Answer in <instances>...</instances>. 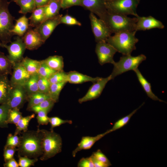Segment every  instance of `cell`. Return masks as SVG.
I'll return each instance as SVG.
<instances>
[{"mask_svg": "<svg viewBox=\"0 0 167 167\" xmlns=\"http://www.w3.org/2000/svg\"><path fill=\"white\" fill-rule=\"evenodd\" d=\"M20 134V142L17 148L18 156L31 158L41 156L43 153L42 135L39 126H37L36 131L28 130Z\"/></svg>", "mask_w": 167, "mask_h": 167, "instance_id": "obj_1", "label": "cell"}, {"mask_svg": "<svg viewBox=\"0 0 167 167\" xmlns=\"http://www.w3.org/2000/svg\"><path fill=\"white\" fill-rule=\"evenodd\" d=\"M136 32L115 33L113 36L108 37L105 41L123 55H131L132 52L136 49L135 45L139 41L135 36Z\"/></svg>", "mask_w": 167, "mask_h": 167, "instance_id": "obj_2", "label": "cell"}, {"mask_svg": "<svg viewBox=\"0 0 167 167\" xmlns=\"http://www.w3.org/2000/svg\"><path fill=\"white\" fill-rule=\"evenodd\" d=\"M42 135L43 151L40 159L45 161L52 158L62 151V141L60 135L54 131L40 129Z\"/></svg>", "mask_w": 167, "mask_h": 167, "instance_id": "obj_3", "label": "cell"}, {"mask_svg": "<svg viewBox=\"0 0 167 167\" xmlns=\"http://www.w3.org/2000/svg\"><path fill=\"white\" fill-rule=\"evenodd\" d=\"M137 21L135 17L131 18L126 15L109 13L104 21L112 33L136 31Z\"/></svg>", "mask_w": 167, "mask_h": 167, "instance_id": "obj_4", "label": "cell"}, {"mask_svg": "<svg viewBox=\"0 0 167 167\" xmlns=\"http://www.w3.org/2000/svg\"><path fill=\"white\" fill-rule=\"evenodd\" d=\"M9 4L7 0H2L0 4V40L4 44L11 42L14 35L11 31L14 25L15 18L9 11Z\"/></svg>", "mask_w": 167, "mask_h": 167, "instance_id": "obj_5", "label": "cell"}, {"mask_svg": "<svg viewBox=\"0 0 167 167\" xmlns=\"http://www.w3.org/2000/svg\"><path fill=\"white\" fill-rule=\"evenodd\" d=\"M146 59V57L143 54L136 56L131 55H123L119 61L115 62L113 71L110 75L111 79L130 70L134 71L137 68L139 65Z\"/></svg>", "mask_w": 167, "mask_h": 167, "instance_id": "obj_6", "label": "cell"}, {"mask_svg": "<svg viewBox=\"0 0 167 167\" xmlns=\"http://www.w3.org/2000/svg\"><path fill=\"white\" fill-rule=\"evenodd\" d=\"M140 0H112L106 2V7L108 13H109L132 15L136 17L138 15L136 9Z\"/></svg>", "mask_w": 167, "mask_h": 167, "instance_id": "obj_7", "label": "cell"}, {"mask_svg": "<svg viewBox=\"0 0 167 167\" xmlns=\"http://www.w3.org/2000/svg\"><path fill=\"white\" fill-rule=\"evenodd\" d=\"M89 18L96 41L97 42L105 41L112 34L107 24L103 20L97 18L92 13L90 12Z\"/></svg>", "mask_w": 167, "mask_h": 167, "instance_id": "obj_8", "label": "cell"}, {"mask_svg": "<svg viewBox=\"0 0 167 167\" xmlns=\"http://www.w3.org/2000/svg\"><path fill=\"white\" fill-rule=\"evenodd\" d=\"M2 47L7 49L8 55V58L13 63V65L20 62L24 58L23 57L26 48L22 38L17 36L15 41L9 45L2 44Z\"/></svg>", "mask_w": 167, "mask_h": 167, "instance_id": "obj_9", "label": "cell"}, {"mask_svg": "<svg viewBox=\"0 0 167 167\" xmlns=\"http://www.w3.org/2000/svg\"><path fill=\"white\" fill-rule=\"evenodd\" d=\"M95 52L98 62L101 65L107 63L113 64L115 62L113 58L117 50L105 41L97 42Z\"/></svg>", "mask_w": 167, "mask_h": 167, "instance_id": "obj_10", "label": "cell"}, {"mask_svg": "<svg viewBox=\"0 0 167 167\" xmlns=\"http://www.w3.org/2000/svg\"><path fill=\"white\" fill-rule=\"evenodd\" d=\"M28 96L24 86H12L6 103L10 109H20L27 101Z\"/></svg>", "mask_w": 167, "mask_h": 167, "instance_id": "obj_11", "label": "cell"}, {"mask_svg": "<svg viewBox=\"0 0 167 167\" xmlns=\"http://www.w3.org/2000/svg\"><path fill=\"white\" fill-rule=\"evenodd\" d=\"M80 6L96 14L104 21L108 14L104 0H81Z\"/></svg>", "mask_w": 167, "mask_h": 167, "instance_id": "obj_12", "label": "cell"}, {"mask_svg": "<svg viewBox=\"0 0 167 167\" xmlns=\"http://www.w3.org/2000/svg\"><path fill=\"white\" fill-rule=\"evenodd\" d=\"M62 16V15L59 14L54 17L47 19L34 28L44 42L55 28L60 24V19Z\"/></svg>", "mask_w": 167, "mask_h": 167, "instance_id": "obj_13", "label": "cell"}, {"mask_svg": "<svg viewBox=\"0 0 167 167\" xmlns=\"http://www.w3.org/2000/svg\"><path fill=\"white\" fill-rule=\"evenodd\" d=\"M112 79L110 75L105 78H101L100 79L91 86L86 94L82 97L79 99L80 103L92 100L98 97L101 95L106 84Z\"/></svg>", "mask_w": 167, "mask_h": 167, "instance_id": "obj_14", "label": "cell"}, {"mask_svg": "<svg viewBox=\"0 0 167 167\" xmlns=\"http://www.w3.org/2000/svg\"><path fill=\"white\" fill-rule=\"evenodd\" d=\"M13 71L10 80L11 86H24L31 75L27 71L20 62L15 64L13 66Z\"/></svg>", "mask_w": 167, "mask_h": 167, "instance_id": "obj_15", "label": "cell"}, {"mask_svg": "<svg viewBox=\"0 0 167 167\" xmlns=\"http://www.w3.org/2000/svg\"><path fill=\"white\" fill-rule=\"evenodd\" d=\"M135 17L137 19L135 28L136 31L156 28L162 29L165 28L162 22L152 16L141 17L138 15Z\"/></svg>", "mask_w": 167, "mask_h": 167, "instance_id": "obj_16", "label": "cell"}, {"mask_svg": "<svg viewBox=\"0 0 167 167\" xmlns=\"http://www.w3.org/2000/svg\"><path fill=\"white\" fill-rule=\"evenodd\" d=\"M22 38L26 49L29 50L37 49L45 43L34 28H29Z\"/></svg>", "mask_w": 167, "mask_h": 167, "instance_id": "obj_17", "label": "cell"}, {"mask_svg": "<svg viewBox=\"0 0 167 167\" xmlns=\"http://www.w3.org/2000/svg\"><path fill=\"white\" fill-rule=\"evenodd\" d=\"M109 130L104 133L95 136H85L83 137L77 147L73 151L72 155L75 157L76 153L83 150H87L91 148L94 143L107 134H109Z\"/></svg>", "mask_w": 167, "mask_h": 167, "instance_id": "obj_18", "label": "cell"}, {"mask_svg": "<svg viewBox=\"0 0 167 167\" xmlns=\"http://www.w3.org/2000/svg\"><path fill=\"white\" fill-rule=\"evenodd\" d=\"M67 82L72 84H80L87 82L95 83L101 77H92L76 71H70L67 73Z\"/></svg>", "mask_w": 167, "mask_h": 167, "instance_id": "obj_19", "label": "cell"}, {"mask_svg": "<svg viewBox=\"0 0 167 167\" xmlns=\"http://www.w3.org/2000/svg\"><path fill=\"white\" fill-rule=\"evenodd\" d=\"M8 75H0V104L6 103L12 87Z\"/></svg>", "mask_w": 167, "mask_h": 167, "instance_id": "obj_20", "label": "cell"}, {"mask_svg": "<svg viewBox=\"0 0 167 167\" xmlns=\"http://www.w3.org/2000/svg\"><path fill=\"white\" fill-rule=\"evenodd\" d=\"M28 19L25 15L16 20V22L11 30L13 35L23 36L29 28Z\"/></svg>", "mask_w": 167, "mask_h": 167, "instance_id": "obj_21", "label": "cell"}, {"mask_svg": "<svg viewBox=\"0 0 167 167\" xmlns=\"http://www.w3.org/2000/svg\"><path fill=\"white\" fill-rule=\"evenodd\" d=\"M134 71L136 74L139 82L148 96L153 100L164 102L163 100L159 99L152 92L150 83L144 77L138 68Z\"/></svg>", "mask_w": 167, "mask_h": 167, "instance_id": "obj_22", "label": "cell"}, {"mask_svg": "<svg viewBox=\"0 0 167 167\" xmlns=\"http://www.w3.org/2000/svg\"><path fill=\"white\" fill-rule=\"evenodd\" d=\"M61 8V1L51 0L47 5L44 6V18L43 21L59 14Z\"/></svg>", "mask_w": 167, "mask_h": 167, "instance_id": "obj_23", "label": "cell"}, {"mask_svg": "<svg viewBox=\"0 0 167 167\" xmlns=\"http://www.w3.org/2000/svg\"><path fill=\"white\" fill-rule=\"evenodd\" d=\"M42 60L50 68L56 71H63V58L62 56H50Z\"/></svg>", "mask_w": 167, "mask_h": 167, "instance_id": "obj_24", "label": "cell"}, {"mask_svg": "<svg viewBox=\"0 0 167 167\" xmlns=\"http://www.w3.org/2000/svg\"><path fill=\"white\" fill-rule=\"evenodd\" d=\"M20 62L30 75L37 74L41 64V61L26 57L24 58Z\"/></svg>", "mask_w": 167, "mask_h": 167, "instance_id": "obj_25", "label": "cell"}, {"mask_svg": "<svg viewBox=\"0 0 167 167\" xmlns=\"http://www.w3.org/2000/svg\"><path fill=\"white\" fill-rule=\"evenodd\" d=\"M32 13V15L28 19L30 21L29 28L36 27L43 21L44 18V6L36 7Z\"/></svg>", "mask_w": 167, "mask_h": 167, "instance_id": "obj_26", "label": "cell"}, {"mask_svg": "<svg viewBox=\"0 0 167 167\" xmlns=\"http://www.w3.org/2000/svg\"><path fill=\"white\" fill-rule=\"evenodd\" d=\"M13 66L7 56L0 51V75H11Z\"/></svg>", "mask_w": 167, "mask_h": 167, "instance_id": "obj_27", "label": "cell"}, {"mask_svg": "<svg viewBox=\"0 0 167 167\" xmlns=\"http://www.w3.org/2000/svg\"><path fill=\"white\" fill-rule=\"evenodd\" d=\"M38 78L39 76L37 74L31 75L28 80L24 86L28 96L39 92Z\"/></svg>", "mask_w": 167, "mask_h": 167, "instance_id": "obj_28", "label": "cell"}, {"mask_svg": "<svg viewBox=\"0 0 167 167\" xmlns=\"http://www.w3.org/2000/svg\"><path fill=\"white\" fill-rule=\"evenodd\" d=\"M20 7L19 12L26 14L32 13L36 8L34 0H12Z\"/></svg>", "mask_w": 167, "mask_h": 167, "instance_id": "obj_29", "label": "cell"}, {"mask_svg": "<svg viewBox=\"0 0 167 167\" xmlns=\"http://www.w3.org/2000/svg\"><path fill=\"white\" fill-rule=\"evenodd\" d=\"M49 98L47 94L38 92L28 96L27 109L29 110L32 107L36 105L45 100Z\"/></svg>", "mask_w": 167, "mask_h": 167, "instance_id": "obj_30", "label": "cell"}, {"mask_svg": "<svg viewBox=\"0 0 167 167\" xmlns=\"http://www.w3.org/2000/svg\"><path fill=\"white\" fill-rule=\"evenodd\" d=\"M67 83L62 82L50 84L47 95L55 103L58 101L60 93Z\"/></svg>", "mask_w": 167, "mask_h": 167, "instance_id": "obj_31", "label": "cell"}, {"mask_svg": "<svg viewBox=\"0 0 167 167\" xmlns=\"http://www.w3.org/2000/svg\"><path fill=\"white\" fill-rule=\"evenodd\" d=\"M35 117V114L34 113L25 117H22L15 125L16 128L14 135H18L21 132L28 130L29 123Z\"/></svg>", "mask_w": 167, "mask_h": 167, "instance_id": "obj_32", "label": "cell"}, {"mask_svg": "<svg viewBox=\"0 0 167 167\" xmlns=\"http://www.w3.org/2000/svg\"><path fill=\"white\" fill-rule=\"evenodd\" d=\"M55 103V102L52 99L48 98L39 104L32 107L29 110L36 113L41 110L46 111L48 113L52 109Z\"/></svg>", "mask_w": 167, "mask_h": 167, "instance_id": "obj_33", "label": "cell"}, {"mask_svg": "<svg viewBox=\"0 0 167 167\" xmlns=\"http://www.w3.org/2000/svg\"><path fill=\"white\" fill-rule=\"evenodd\" d=\"M143 104L144 103H143L139 108L133 110L129 114L120 118L116 121L112 127L108 130L109 133L119 129L126 125L132 116Z\"/></svg>", "mask_w": 167, "mask_h": 167, "instance_id": "obj_34", "label": "cell"}, {"mask_svg": "<svg viewBox=\"0 0 167 167\" xmlns=\"http://www.w3.org/2000/svg\"><path fill=\"white\" fill-rule=\"evenodd\" d=\"M23 117L22 113L18 108L10 109L9 110L7 122L8 124H13L16 125Z\"/></svg>", "mask_w": 167, "mask_h": 167, "instance_id": "obj_35", "label": "cell"}, {"mask_svg": "<svg viewBox=\"0 0 167 167\" xmlns=\"http://www.w3.org/2000/svg\"><path fill=\"white\" fill-rule=\"evenodd\" d=\"M67 73L64 71H57L53 74L48 79L50 84L67 82Z\"/></svg>", "mask_w": 167, "mask_h": 167, "instance_id": "obj_36", "label": "cell"}, {"mask_svg": "<svg viewBox=\"0 0 167 167\" xmlns=\"http://www.w3.org/2000/svg\"><path fill=\"white\" fill-rule=\"evenodd\" d=\"M56 71L50 68L42 60L41 61L40 66L37 73L39 77L48 79Z\"/></svg>", "mask_w": 167, "mask_h": 167, "instance_id": "obj_37", "label": "cell"}, {"mask_svg": "<svg viewBox=\"0 0 167 167\" xmlns=\"http://www.w3.org/2000/svg\"><path fill=\"white\" fill-rule=\"evenodd\" d=\"M9 109L10 108L6 103L1 104L0 105V127H8L7 118Z\"/></svg>", "mask_w": 167, "mask_h": 167, "instance_id": "obj_38", "label": "cell"}, {"mask_svg": "<svg viewBox=\"0 0 167 167\" xmlns=\"http://www.w3.org/2000/svg\"><path fill=\"white\" fill-rule=\"evenodd\" d=\"M18 164L20 167H29L34 166L38 161V158L31 159L26 156H18Z\"/></svg>", "mask_w": 167, "mask_h": 167, "instance_id": "obj_39", "label": "cell"}, {"mask_svg": "<svg viewBox=\"0 0 167 167\" xmlns=\"http://www.w3.org/2000/svg\"><path fill=\"white\" fill-rule=\"evenodd\" d=\"M49 123L51 125L50 131H54V128L66 123L71 124L72 121L71 120H63L57 117H49Z\"/></svg>", "mask_w": 167, "mask_h": 167, "instance_id": "obj_40", "label": "cell"}, {"mask_svg": "<svg viewBox=\"0 0 167 167\" xmlns=\"http://www.w3.org/2000/svg\"><path fill=\"white\" fill-rule=\"evenodd\" d=\"M38 84L39 92L47 94L50 85L48 79L39 76Z\"/></svg>", "mask_w": 167, "mask_h": 167, "instance_id": "obj_41", "label": "cell"}, {"mask_svg": "<svg viewBox=\"0 0 167 167\" xmlns=\"http://www.w3.org/2000/svg\"><path fill=\"white\" fill-rule=\"evenodd\" d=\"M20 142V136L17 135L8 134L5 146L13 147H18Z\"/></svg>", "mask_w": 167, "mask_h": 167, "instance_id": "obj_42", "label": "cell"}, {"mask_svg": "<svg viewBox=\"0 0 167 167\" xmlns=\"http://www.w3.org/2000/svg\"><path fill=\"white\" fill-rule=\"evenodd\" d=\"M60 24L70 25H76L79 26L81 25V23L76 19L67 14L62 16L60 19Z\"/></svg>", "mask_w": 167, "mask_h": 167, "instance_id": "obj_43", "label": "cell"}, {"mask_svg": "<svg viewBox=\"0 0 167 167\" xmlns=\"http://www.w3.org/2000/svg\"><path fill=\"white\" fill-rule=\"evenodd\" d=\"M17 149L15 147L5 146L3 149V157L5 162L14 157L15 152Z\"/></svg>", "mask_w": 167, "mask_h": 167, "instance_id": "obj_44", "label": "cell"}, {"mask_svg": "<svg viewBox=\"0 0 167 167\" xmlns=\"http://www.w3.org/2000/svg\"><path fill=\"white\" fill-rule=\"evenodd\" d=\"M48 113L41 110L37 113L36 118L39 125H47L49 123V117L47 116Z\"/></svg>", "mask_w": 167, "mask_h": 167, "instance_id": "obj_45", "label": "cell"}, {"mask_svg": "<svg viewBox=\"0 0 167 167\" xmlns=\"http://www.w3.org/2000/svg\"><path fill=\"white\" fill-rule=\"evenodd\" d=\"M92 155L97 160L107 165L108 167L111 165L108 158L100 150L98 149L93 152Z\"/></svg>", "mask_w": 167, "mask_h": 167, "instance_id": "obj_46", "label": "cell"}, {"mask_svg": "<svg viewBox=\"0 0 167 167\" xmlns=\"http://www.w3.org/2000/svg\"><path fill=\"white\" fill-rule=\"evenodd\" d=\"M81 0H61V8L65 9L75 6H80Z\"/></svg>", "mask_w": 167, "mask_h": 167, "instance_id": "obj_47", "label": "cell"}, {"mask_svg": "<svg viewBox=\"0 0 167 167\" xmlns=\"http://www.w3.org/2000/svg\"><path fill=\"white\" fill-rule=\"evenodd\" d=\"M78 167H94L92 161L90 157L82 158L79 161Z\"/></svg>", "mask_w": 167, "mask_h": 167, "instance_id": "obj_48", "label": "cell"}, {"mask_svg": "<svg viewBox=\"0 0 167 167\" xmlns=\"http://www.w3.org/2000/svg\"><path fill=\"white\" fill-rule=\"evenodd\" d=\"M4 167H19L18 163L14 157L5 162L3 164Z\"/></svg>", "mask_w": 167, "mask_h": 167, "instance_id": "obj_49", "label": "cell"}, {"mask_svg": "<svg viewBox=\"0 0 167 167\" xmlns=\"http://www.w3.org/2000/svg\"><path fill=\"white\" fill-rule=\"evenodd\" d=\"M92 162L94 165V167H108V166L103 163L96 159L92 156L91 155L90 156Z\"/></svg>", "mask_w": 167, "mask_h": 167, "instance_id": "obj_50", "label": "cell"}, {"mask_svg": "<svg viewBox=\"0 0 167 167\" xmlns=\"http://www.w3.org/2000/svg\"><path fill=\"white\" fill-rule=\"evenodd\" d=\"M36 7H43L47 5L51 0H34Z\"/></svg>", "mask_w": 167, "mask_h": 167, "instance_id": "obj_51", "label": "cell"}, {"mask_svg": "<svg viewBox=\"0 0 167 167\" xmlns=\"http://www.w3.org/2000/svg\"><path fill=\"white\" fill-rule=\"evenodd\" d=\"M106 2L112 0H104Z\"/></svg>", "mask_w": 167, "mask_h": 167, "instance_id": "obj_52", "label": "cell"}, {"mask_svg": "<svg viewBox=\"0 0 167 167\" xmlns=\"http://www.w3.org/2000/svg\"><path fill=\"white\" fill-rule=\"evenodd\" d=\"M2 45V43H0V46L1 47Z\"/></svg>", "mask_w": 167, "mask_h": 167, "instance_id": "obj_53", "label": "cell"}, {"mask_svg": "<svg viewBox=\"0 0 167 167\" xmlns=\"http://www.w3.org/2000/svg\"><path fill=\"white\" fill-rule=\"evenodd\" d=\"M54 0L55 1H61V0Z\"/></svg>", "mask_w": 167, "mask_h": 167, "instance_id": "obj_54", "label": "cell"}, {"mask_svg": "<svg viewBox=\"0 0 167 167\" xmlns=\"http://www.w3.org/2000/svg\"><path fill=\"white\" fill-rule=\"evenodd\" d=\"M2 0H0V4L1 3Z\"/></svg>", "mask_w": 167, "mask_h": 167, "instance_id": "obj_55", "label": "cell"}]
</instances>
